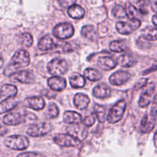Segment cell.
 <instances>
[{
	"label": "cell",
	"instance_id": "6da1fadb",
	"mask_svg": "<svg viewBox=\"0 0 157 157\" xmlns=\"http://www.w3.org/2000/svg\"><path fill=\"white\" fill-rule=\"evenodd\" d=\"M30 64V55L25 50L17 51L12 57V60L8 64L7 68L5 71V75L10 76L12 74L16 72L18 69L27 67Z\"/></svg>",
	"mask_w": 157,
	"mask_h": 157
},
{
	"label": "cell",
	"instance_id": "7a4b0ae2",
	"mask_svg": "<svg viewBox=\"0 0 157 157\" xmlns=\"http://www.w3.org/2000/svg\"><path fill=\"white\" fill-rule=\"evenodd\" d=\"M4 144L14 150H23L28 148L29 142L28 138L21 135H12L4 140Z\"/></svg>",
	"mask_w": 157,
	"mask_h": 157
},
{
	"label": "cell",
	"instance_id": "3957f363",
	"mask_svg": "<svg viewBox=\"0 0 157 157\" xmlns=\"http://www.w3.org/2000/svg\"><path fill=\"white\" fill-rule=\"evenodd\" d=\"M54 141L60 147H75L77 149H80L82 147V143L81 140L78 139L69 133L67 134L60 133V134L56 135L54 137Z\"/></svg>",
	"mask_w": 157,
	"mask_h": 157
},
{
	"label": "cell",
	"instance_id": "277c9868",
	"mask_svg": "<svg viewBox=\"0 0 157 157\" xmlns=\"http://www.w3.org/2000/svg\"><path fill=\"white\" fill-rule=\"evenodd\" d=\"M157 123V105L152 107L150 114H146L143 117L140 124V131L143 133H148L153 130Z\"/></svg>",
	"mask_w": 157,
	"mask_h": 157
},
{
	"label": "cell",
	"instance_id": "5b68a950",
	"mask_svg": "<svg viewBox=\"0 0 157 157\" xmlns=\"http://www.w3.org/2000/svg\"><path fill=\"white\" fill-rule=\"evenodd\" d=\"M28 119L36 120L37 117L32 113L25 115L18 112H15L6 114L3 118V123L6 126H15L26 122Z\"/></svg>",
	"mask_w": 157,
	"mask_h": 157
},
{
	"label": "cell",
	"instance_id": "8992f818",
	"mask_svg": "<svg viewBox=\"0 0 157 157\" xmlns=\"http://www.w3.org/2000/svg\"><path fill=\"white\" fill-rule=\"evenodd\" d=\"M47 69L50 75L54 76H60L66 74L68 70V64L65 60L55 58L48 64Z\"/></svg>",
	"mask_w": 157,
	"mask_h": 157
},
{
	"label": "cell",
	"instance_id": "52a82bcc",
	"mask_svg": "<svg viewBox=\"0 0 157 157\" xmlns=\"http://www.w3.org/2000/svg\"><path fill=\"white\" fill-rule=\"evenodd\" d=\"M127 103L125 101H120L110 109L107 116V121L110 124H116L119 122L125 113Z\"/></svg>",
	"mask_w": 157,
	"mask_h": 157
},
{
	"label": "cell",
	"instance_id": "ba28073f",
	"mask_svg": "<svg viewBox=\"0 0 157 157\" xmlns=\"http://www.w3.org/2000/svg\"><path fill=\"white\" fill-rule=\"evenodd\" d=\"M140 25V20L139 18H134V19H130L129 21H119L117 23L116 29L120 34L130 35L139 29Z\"/></svg>",
	"mask_w": 157,
	"mask_h": 157
},
{
	"label": "cell",
	"instance_id": "9c48e42d",
	"mask_svg": "<svg viewBox=\"0 0 157 157\" xmlns=\"http://www.w3.org/2000/svg\"><path fill=\"white\" fill-rule=\"evenodd\" d=\"M75 29L73 25L70 23H60L55 25L53 29V35L57 38L61 40L67 39L73 36Z\"/></svg>",
	"mask_w": 157,
	"mask_h": 157
},
{
	"label": "cell",
	"instance_id": "30bf717a",
	"mask_svg": "<svg viewBox=\"0 0 157 157\" xmlns=\"http://www.w3.org/2000/svg\"><path fill=\"white\" fill-rule=\"evenodd\" d=\"M52 130V126L49 123L44 122L31 125L27 130V133L33 137L44 136Z\"/></svg>",
	"mask_w": 157,
	"mask_h": 157
},
{
	"label": "cell",
	"instance_id": "8fae6325",
	"mask_svg": "<svg viewBox=\"0 0 157 157\" xmlns=\"http://www.w3.org/2000/svg\"><path fill=\"white\" fill-rule=\"evenodd\" d=\"M155 90V85L153 83H150L146 85L145 89L143 90L139 100V106L142 108H145L150 105L153 99V94Z\"/></svg>",
	"mask_w": 157,
	"mask_h": 157
},
{
	"label": "cell",
	"instance_id": "7c38bea8",
	"mask_svg": "<svg viewBox=\"0 0 157 157\" xmlns=\"http://www.w3.org/2000/svg\"><path fill=\"white\" fill-rule=\"evenodd\" d=\"M10 79L13 81L21 83V84H31L35 82V78L32 72L29 71H16L10 75Z\"/></svg>",
	"mask_w": 157,
	"mask_h": 157
},
{
	"label": "cell",
	"instance_id": "4fadbf2b",
	"mask_svg": "<svg viewBox=\"0 0 157 157\" xmlns=\"http://www.w3.org/2000/svg\"><path fill=\"white\" fill-rule=\"evenodd\" d=\"M131 78V75L129 72L125 71H118L113 73L110 77V83L113 85L120 86L125 84Z\"/></svg>",
	"mask_w": 157,
	"mask_h": 157
},
{
	"label": "cell",
	"instance_id": "5bb4252c",
	"mask_svg": "<svg viewBox=\"0 0 157 157\" xmlns=\"http://www.w3.org/2000/svg\"><path fill=\"white\" fill-rule=\"evenodd\" d=\"M67 132L69 134L75 136L81 140L85 139L87 136V130L86 129V127L79 125V124H72L71 126L68 127Z\"/></svg>",
	"mask_w": 157,
	"mask_h": 157
},
{
	"label": "cell",
	"instance_id": "9a60e30c",
	"mask_svg": "<svg viewBox=\"0 0 157 157\" xmlns=\"http://www.w3.org/2000/svg\"><path fill=\"white\" fill-rule=\"evenodd\" d=\"M48 84L49 87L55 91H61L64 90L67 85L66 80L58 76L52 77L49 78L48 80Z\"/></svg>",
	"mask_w": 157,
	"mask_h": 157
},
{
	"label": "cell",
	"instance_id": "2e32d148",
	"mask_svg": "<svg viewBox=\"0 0 157 157\" xmlns=\"http://www.w3.org/2000/svg\"><path fill=\"white\" fill-rule=\"evenodd\" d=\"M25 104L28 107L35 110H42L45 106L44 99L41 97H32V98H26L25 100Z\"/></svg>",
	"mask_w": 157,
	"mask_h": 157
},
{
	"label": "cell",
	"instance_id": "e0dca14e",
	"mask_svg": "<svg viewBox=\"0 0 157 157\" xmlns=\"http://www.w3.org/2000/svg\"><path fill=\"white\" fill-rule=\"evenodd\" d=\"M17 93H18V90L17 87L15 85L12 84H5L1 87V99H0V102L1 101H5L9 98H15L16 96Z\"/></svg>",
	"mask_w": 157,
	"mask_h": 157
},
{
	"label": "cell",
	"instance_id": "ac0fdd59",
	"mask_svg": "<svg viewBox=\"0 0 157 157\" xmlns=\"http://www.w3.org/2000/svg\"><path fill=\"white\" fill-rule=\"evenodd\" d=\"M111 94V89L105 84H100L93 89V95L97 98H107Z\"/></svg>",
	"mask_w": 157,
	"mask_h": 157
},
{
	"label": "cell",
	"instance_id": "d6986e66",
	"mask_svg": "<svg viewBox=\"0 0 157 157\" xmlns=\"http://www.w3.org/2000/svg\"><path fill=\"white\" fill-rule=\"evenodd\" d=\"M90 98L84 94H77L74 98V104L78 110H85L90 104Z\"/></svg>",
	"mask_w": 157,
	"mask_h": 157
},
{
	"label": "cell",
	"instance_id": "ffe728a7",
	"mask_svg": "<svg viewBox=\"0 0 157 157\" xmlns=\"http://www.w3.org/2000/svg\"><path fill=\"white\" fill-rule=\"evenodd\" d=\"M98 64L102 70L110 71L114 68L117 64V62L115 61L110 57H101L98 60Z\"/></svg>",
	"mask_w": 157,
	"mask_h": 157
},
{
	"label": "cell",
	"instance_id": "44dd1931",
	"mask_svg": "<svg viewBox=\"0 0 157 157\" xmlns=\"http://www.w3.org/2000/svg\"><path fill=\"white\" fill-rule=\"evenodd\" d=\"M57 43L54 42L53 39L48 35L43 37L38 41V48L41 51H48L51 49L56 48Z\"/></svg>",
	"mask_w": 157,
	"mask_h": 157
},
{
	"label": "cell",
	"instance_id": "7402d4cb",
	"mask_svg": "<svg viewBox=\"0 0 157 157\" xmlns=\"http://www.w3.org/2000/svg\"><path fill=\"white\" fill-rule=\"evenodd\" d=\"M63 121L64 123L69 124H80L82 121L81 115L75 111H66L63 116Z\"/></svg>",
	"mask_w": 157,
	"mask_h": 157
},
{
	"label": "cell",
	"instance_id": "603a6c76",
	"mask_svg": "<svg viewBox=\"0 0 157 157\" xmlns=\"http://www.w3.org/2000/svg\"><path fill=\"white\" fill-rule=\"evenodd\" d=\"M69 82L74 88H81L85 85V78L79 73H74L69 78Z\"/></svg>",
	"mask_w": 157,
	"mask_h": 157
},
{
	"label": "cell",
	"instance_id": "cb8c5ba5",
	"mask_svg": "<svg viewBox=\"0 0 157 157\" xmlns=\"http://www.w3.org/2000/svg\"><path fill=\"white\" fill-rule=\"evenodd\" d=\"M67 14H68L71 18H75V19H80V18H82L84 16L85 11L81 6L75 4L71 6L70 8H68Z\"/></svg>",
	"mask_w": 157,
	"mask_h": 157
},
{
	"label": "cell",
	"instance_id": "d4e9b609",
	"mask_svg": "<svg viewBox=\"0 0 157 157\" xmlns=\"http://www.w3.org/2000/svg\"><path fill=\"white\" fill-rule=\"evenodd\" d=\"M13 98H9V99H6L0 102V113L1 114L13 110L16 107L18 103Z\"/></svg>",
	"mask_w": 157,
	"mask_h": 157
},
{
	"label": "cell",
	"instance_id": "484cf974",
	"mask_svg": "<svg viewBox=\"0 0 157 157\" xmlns=\"http://www.w3.org/2000/svg\"><path fill=\"white\" fill-rule=\"evenodd\" d=\"M117 62V64L121 65V67H129L134 65L136 61L131 55L124 54V55H121V56L118 57Z\"/></svg>",
	"mask_w": 157,
	"mask_h": 157
},
{
	"label": "cell",
	"instance_id": "4316f807",
	"mask_svg": "<svg viewBox=\"0 0 157 157\" xmlns=\"http://www.w3.org/2000/svg\"><path fill=\"white\" fill-rule=\"evenodd\" d=\"M141 35L144 39L147 41H156L157 29L152 26H148L141 32Z\"/></svg>",
	"mask_w": 157,
	"mask_h": 157
},
{
	"label": "cell",
	"instance_id": "83f0119b",
	"mask_svg": "<svg viewBox=\"0 0 157 157\" xmlns=\"http://www.w3.org/2000/svg\"><path fill=\"white\" fill-rule=\"evenodd\" d=\"M84 78L90 81H98L102 78V74L94 68H87L84 72Z\"/></svg>",
	"mask_w": 157,
	"mask_h": 157
},
{
	"label": "cell",
	"instance_id": "f1b7e54d",
	"mask_svg": "<svg viewBox=\"0 0 157 157\" xmlns=\"http://www.w3.org/2000/svg\"><path fill=\"white\" fill-rule=\"evenodd\" d=\"M81 35L89 40H95L97 38L96 29L92 25H85L81 29Z\"/></svg>",
	"mask_w": 157,
	"mask_h": 157
},
{
	"label": "cell",
	"instance_id": "f546056e",
	"mask_svg": "<svg viewBox=\"0 0 157 157\" xmlns=\"http://www.w3.org/2000/svg\"><path fill=\"white\" fill-rule=\"evenodd\" d=\"M110 49L113 52L121 53L127 50V45L123 41H113L110 44Z\"/></svg>",
	"mask_w": 157,
	"mask_h": 157
},
{
	"label": "cell",
	"instance_id": "4dcf8cb0",
	"mask_svg": "<svg viewBox=\"0 0 157 157\" xmlns=\"http://www.w3.org/2000/svg\"><path fill=\"white\" fill-rule=\"evenodd\" d=\"M126 12H127V16L130 19H134V18H138L137 17L139 16V12L138 9L133 6L130 3H127L126 5Z\"/></svg>",
	"mask_w": 157,
	"mask_h": 157
},
{
	"label": "cell",
	"instance_id": "1f68e13d",
	"mask_svg": "<svg viewBox=\"0 0 157 157\" xmlns=\"http://www.w3.org/2000/svg\"><path fill=\"white\" fill-rule=\"evenodd\" d=\"M94 113L100 123H104L106 118V108L101 105L94 106Z\"/></svg>",
	"mask_w": 157,
	"mask_h": 157
},
{
	"label": "cell",
	"instance_id": "d6a6232c",
	"mask_svg": "<svg viewBox=\"0 0 157 157\" xmlns=\"http://www.w3.org/2000/svg\"><path fill=\"white\" fill-rule=\"evenodd\" d=\"M58 113H59V110H58L56 104L52 103L50 105H48L47 112H46V115H47L48 117L50 118V119H53V118L57 117L58 116Z\"/></svg>",
	"mask_w": 157,
	"mask_h": 157
},
{
	"label": "cell",
	"instance_id": "836d02e7",
	"mask_svg": "<svg viewBox=\"0 0 157 157\" xmlns=\"http://www.w3.org/2000/svg\"><path fill=\"white\" fill-rule=\"evenodd\" d=\"M112 14L113 16L117 18H125L127 16V12H126V9H124L123 6L120 5H117L112 9Z\"/></svg>",
	"mask_w": 157,
	"mask_h": 157
},
{
	"label": "cell",
	"instance_id": "e575fe53",
	"mask_svg": "<svg viewBox=\"0 0 157 157\" xmlns=\"http://www.w3.org/2000/svg\"><path fill=\"white\" fill-rule=\"evenodd\" d=\"M21 43L23 47L29 48L33 44V38L29 33H24L21 36Z\"/></svg>",
	"mask_w": 157,
	"mask_h": 157
},
{
	"label": "cell",
	"instance_id": "d590c367",
	"mask_svg": "<svg viewBox=\"0 0 157 157\" xmlns=\"http://www.w3.org/2000/svg\"><path fill=\"white\" fill-rule=\"evenodd\" d=\"M56 48H60L62 52H69L72 50L71 44L69 43L64 42V41L57 43Z\"/></svg>",
	"mask_w": 157,
	"mask_h": 157
},
{
	"label": "cell",
	"instance_id": "8d00e7d4",
	"mask_svg": "<svg viewBox=\"0 0 157 157\" xmlns=\"http://www.w3.org/2000/svg\"><path fill=\"white\" fill-rule=\"evenodd\" d=\"M95 123V117L94 116V114H90L89 116L86 117L84 118V121H83V124H84V126L89 127H91L92 125H94Z\"/></svg>",
	"mask_w": 157,
	"mask_h": 157
},
{
	"label": "cell",
	"instance_id": "74e56055",
	"mask_svg": "<svg viewBox=\"0 0 157 157\" xmlns=\"http://www.w3.org/2000/svg\"><path fill=\"white\" fill-rule=\"evenodd\" d=\"M17 157H45L44 155L41 153H34V152H27V153H22L18 154Z\"/></svg>",
	"mask_w": 157,
	"mask_h": 157
},
{
	"label": "cell",
	"instance_id": "f35d334b",
	"mask_svg": "<svg viewBox=\"0 0 157 157\" xmlns=\"http://www.w3.org/2000/svg\"><path fill=\"white\" fill-rule=\"evenodd\" d=\"M60 6L63 8H70L76 2V0H58Z\"/></svg>",
	"mask_w": 157,
	"mask_h": 157
},
{
	"label": "cell",
	"instance_id": "ab89813d",
	"mask_svg": "<svg viewBox=\"0 0 157 157\" xmlns=\"http://www.w3.org/2000/svg\"><path fill=\"white\" fill-rule=\"evenodd\" d=\"M147 84V78H143V79H140V81H138L135 84L134 89L135 90H139V89L142 88V87H145Z\"/></svg>",
	"mask_w": 157,
	"mask_h": 157
},
{
	"label": "cell",
	"instance_id": "60d3db41",
	"mask_svg": "<svg viewBox=\"0 0 157 157\" xmlns=\"http://www.w3.org/2000/svg\"><path fill=\"white\" fill-rule=\"evenodd\" d=\"M156 70H157V61H156V62L154 63V64H153V65H152V67H150V68L146 70L145 71H144V75H147V74L151 73V72L155 71H156Z\"/></svg>",
	"mask_w": 157,
	"mask_h": 157
},
{
	"label": "cell",
	"instance_id": "b9f144b4",
	"mask_svg": "<svg viewBox=\"0 0 157 157\" xmlns=\"http://www.w3.org/2000/svg\"><path fill=\"white\" fill-rule=\"evenodd\" d=\"M151 8H152V9L153 10V12H156L157 13V0H155V1L152 3Z\"/></svg>",
	"mask_w": 157,
	"mask_h": 157
},
{
	"label": "cell",
	"instance_id": "7bdbcfd3",
	"mask_svg": "<svg viewBox=\"0 0 157 157\" xmlns=\"http://www.w3.org/2000/svg\"><path fill=\"white\" fill-rule=\"evenodd\" d=\"M152 21H153V23L155 25L157 26V15H153V18H152Z\"/></svg>",
	"mask_w": 157,
	"mask_h": 157
},
{
	"label": "cell",
	"instance_id": "ee69618b",
	"mask_svg": "<svg viewBox=\"0 0 157 157\" xmlns=\"http://www.w3.org/2000/svg\"><path fill=\"white\" fill-rule=\"evenodd\" d=\"M154 144H155V146L157 147V131L156 132L154 136Z\"/></svg>",
	"mask_w": 157,
	"mask_h": 157
},
{
	"label": "cell",
	"instance_id": "f6af8a7d",
	"mask_svg": "<svg viewBox=\"0 0 157 157\" xmlns=\"http://www.w3.org/2000/svg\"><path fill=\"white\" fill-rule=\"evenodd\" d=\"M153 103H154V104L157 105V94L156 95V97H155L154 99H153Z\"/></svg>",
	"mask_w": 157,
	"mask_h": 157
}]
</instances>
